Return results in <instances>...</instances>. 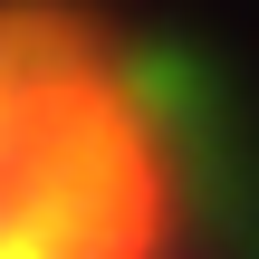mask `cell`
Listing matches in <instances>:
<instances>
[{
	"instance_id": "cell-1",
	"label": "cell",
	"mask_w": 259,
	"mask_h": 259,
	"mask_svg": "<svg viewBox=\"0 0 259 259\" xmlns=\"http://www.w3.org/2000/svg\"><path fill=\"white\" fill-rule=\"evenodd\" d=\"M0 259H173V135L58 0H0Z\"/></svg>"
}]
</instances>
